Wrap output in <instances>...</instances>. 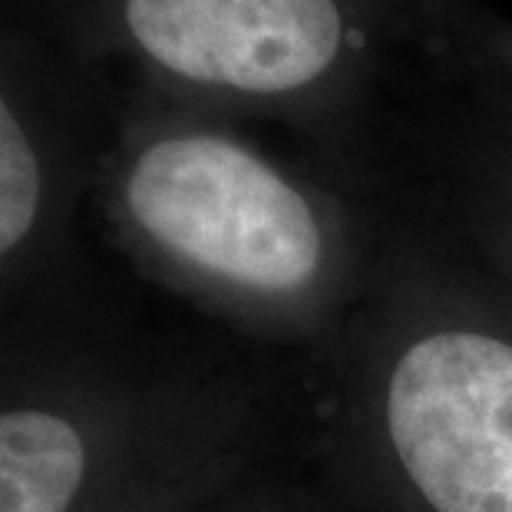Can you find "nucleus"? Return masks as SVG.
I'll return each mask as SVG.
<instances>
[{"mask_svg": "<svg viewBox=\"0 0 512 512\" xmlns=\"http://www.w3.org/2000/svg\"><path fill=\"white\" fill-rule=\"evenodd\" d=\"M126 202L152 242L248 288H301L324 255L321 222L301 189L219 136L149 146L129 172Z\"/></svg>", "mask_w": 512, "mask_h": 512, "instance_id": "f257e3e1", "label": "nucleus"}, {"mask_svg": "<svg viewBox=\"0 0 512 512\" xmlns=\"http://www.w3.org/2000/svg\"><path fill=\"white\" fill-rule=\"evenodd\" d=\"M387 430L437 512H512V344L443 331L407 347L387 387Z\"/></svg>", "mask_w": 512, "mask_h": 512, "instance_id": "f03ea898", "label": "nucleus"}, {"mask_svg": "<svg viewBox=\"0 0 512 512\" xmlns=\"http://www.w3.org/2000/svg\"><path fill=\"white\" fill-rule=\"evenodd\" d=\"M126 27L169 73L258 96L324 80L351 34L341 0H126Z\"/></svg>", "mask_w": 512, "mask_h": 512, "instance_id": "7ed1b4c3", "label": "nucleus"}, {"mask_svg": "<svg viewBox=\"0 0 512 512\" xmlns=\"http://www.w3.org/2000/svg\"><path fill=\"white\" fill-rule=\"evenodd\" d=\"M83 440L40 410L0 413V512H67L83 483Z\"/></svg>", "mask_w": 512, "mask_h": 512, "instance_id": "20e7f679", "label": "nucleus"}, {"mask_svg": "<svg viewBox=\"0 0 512 512\" xmlns=\"http://www.w3.org/2000/svg\"><path fill=\"white\" fill-rule=\"evenodd\" d=\"M40 205V169L34 146L0 100V255L30 232Z\"/></svg>", "mask_w": 512, "mask_h": 512, "instance_id": "39448f33", "label": "nucleus"}]
</instances>
